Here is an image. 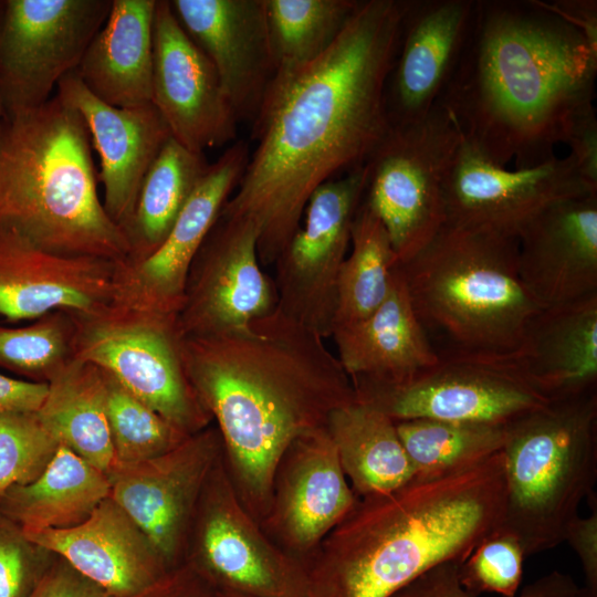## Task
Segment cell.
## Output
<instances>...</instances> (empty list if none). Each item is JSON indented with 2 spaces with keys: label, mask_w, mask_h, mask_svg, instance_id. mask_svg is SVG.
I'll return each mask as SVG.
<instances>
[{
  "label": "cell",
  "mask_w": 597,
  "mask_h": 597,
  "mask_svg": "<svg viewBox=\"0 0 597 597\" xmlns=\"http://www.w3.org/2000/svg\"><path fill=\"white\" fill-rule=\"evenodd\" d=\"M407 0H365L332 46L272 80L252 123L256 148L221 214L251 220L274 264L315 189L362 167L388 133L385 88Z\"/></svg>",
  "instance_id": "6da1fadb"
},
{
  "label": "cell",
  "mask_w": 597,
  "mask_h": 597,
  "mask_svg": "<svg viewBox=\"0 0 597 597\" xmlns=\"http://www.w3.org/2000/svg\"><path fill=\"white\" fill-rule=\"evenodd\" d=\"M323 339L276 306L233 333L180 341L187 378L216 422L233 489L259 524L286 448L356 399Z\"/></svg>",
  "instance_id": "7a4b0ae2"
},
{
  "label": "cell",
  "mask_w": 597,
  "mask_h": 597,
  "mask_svg": "<svg viewBox=\"0 0 597 597\" xmlns=\"http://www.w3.org/2000/svg\"><path fill=\"white\" fill-rule=\"evenodd\" d=\"M597 48L543 1L476 0L472 27L439 103L463 139L500 167L555 157L594 106Z\"/></svg>",
  "instance_id": "3957f363"
},
{
  "label": "cell",
  "mask_w": 597,
  "mask_h": 597,
  "mask_svg": "<svg viewBox=\"0 0 597 597\" xmlns=\"http://www.w3.org/2000/svg\"><path fill=\"white\" fill-rule=\"evenodd\" d=\"M504 507L502 450L358 498L310 561L306 597H389L439 564H462Z\"/></svg>",
  "instance_id": "277c9868"
},
{
  "label": "cell",
  "mask_w": 597,
  "mask_h": 597,
  "mask_svg": "<svg viewBox=\"0 0 597 597\" xmlns=\"http://www.w3.org/2000/svg\"><path fill=\"white\" fill-rule=\"evenodd\" d=\"M97 180L86 125L56 94L1 123L0 229L59 254L119 263L129 241L105 211Z\"/></svg>",
  "instance_id": "5b68a950"
},
{
  "label": "cell",
  "mask_w": 597,
  "mask_h": 597,
  "mask_svg": "<svg viewBox=\"0 0 597 597\" xmlns=\"http://www.w3.org/2000/svg\"><path fill=\"white\" fill-rule=\"evenodd\" d=\"M396 266L438 355L516 356L543 310L520 277L515 239L444 223Z\"/></svg>",
  "instance_id": "8992f818"
},
{
  "label": "cell",
  "mask_w": 597,
  "mask_h": 597,
  "mask_svg": "<svg viewBox=\"0 0 597 597\" xmlns=\"http://www.w3.org/2000/svg\"><path fill=\"white\" fill-rule=\"evenodd\" d=\"M505 507L499 530L525 557L564 542L597 479V387L555 398L506 426Z\"/></svg>",
  "instance_id": "52a82bcc"
},
{
  "label": "cell",
  "mask_w": 597,
  "mask_h": 597,
  "mask_svg": "<svg viewBox=\"0 0 597 597\" xmlns=\"http://www.w3.org/2000/svg\"><path fill=\"white\" fill-rule=\"evenodd\" d=\"M463 136L437 102L420 121L390 127L366 161L365 205L386 229L397 264L446 223L443 189Z\"/></svg>",
  "instance_id": "ba28073f"
},
{
  "label": "cell",
  "mask_w": 597,
  "mask_h": 597,
  "mask_svg": "<svg viewBox=\"0 0 597 597\" xmlns=\"http://www.w3.org/2000/svg\"><path fill=\"white\" fill-rule=\"evenodd\" d=\"M72 316L74 358L98 367L187 436L212 423L187 378L175 317L112 306Z\"/></svg>",
  "instance_id": "9c48e42d"
},
{
  "label": "cell",
  "mask_w": 597,
  "mask_h": 597,
  "mask_svg": "<svg viewBox=\"0 0 597 597\" xmlns=\"http://www.w3.org/2000/svg\"><path fill=\"white\" fill-rule=\"evenodd\" d=\"M356 400L395 422L440 419L507 426L553 399L525 374L516 356L440 354L406 383H352Z\"/></svg>",
  "instance_id": "30bf717a"
},
{
  "label": "cell",
  "mask_w": 597,
  "mask_h": 597,
  "mask_svg": "<svg viewBox=\"0 0 597 597\" xmlns=\"http://www.w3.org/2000/svg\"><path fill=\"white\" fill-rule=\"evenodd\" d=\"M184 563L214 591L306 597L305 566L273 543L245 510L222 455L199 498Z\"/></svg>",
  "instance_id": "8fae6325"
},
{
  "label": "cell",
  "mask_w": 597,
  "mask_h": 597,
  "mask_svg": "<svg viewBox=\"0 0 597 597\" xmlns=\"http://www.w3.org/2000/svg\"><path fill=\"white\" fill-rule=\"evenodd\" d=\"M0 7V96L11 115L45 104L77 69L112 0H7Z\"/></svg>",
  "instance_id": "7c38bea8"
},
{
  "label": "cell",
  "mask_w": 597,
  "mask_h": 597,
  "mask_svg": "<svg viewBox=\"0 0 597 597\" xmlns=\"http://www.w3.org/2000/svg\"><path fill=\"white\" fill-rule=\"evenodd\" d=\"M366 182L365 164L318 186L306 203L303 223L273 264L277 307L323 338L334 327L338 274Z\"/></svg>",
  "instance_id": "4fadbf2b"
},
{
  "label": "cell",
  "mask_w": 597,
  "mask_h": 597,
  "mask_svg": "<svg viewBox=\"0 0 597 597\" xmlns=\"http://www.w3.org/2000/svg\"><path fill=\"white\" fill-rule=\"evenodd\" d=\"M590 193L569 155L511 170L462 139L444 182L446 223L517 240L551 207Z\"/></svg>",
  "instance_id": "5bb4252c"
},
{
  "label": "cell",
  "mask_w": 597,
  "mask_h": 597,
  "mask_svg": "<svg viewBox=\"0 0 597 597\" xmlns=\"http://www.w3.org/2000/svg\"><path fill=\"white\" fill-rule=\"evenodd\" d=\"M250 158L244 140L210 164L161 244L147 256L116 263L112 307L177 317L191 264Z\"/></svg>",
  "instance_id": "9a60e30c"
},
{
  "label": "cell",
  "mask_w": 597,
  "mask_h": 597,
  "mask_svg": "<svg viewBox=\"0 0 597 597\" xmlns=\"http://www.w3.org/2000/svg\"><path fill=\"white\" fill-rule=\"evenodd\" d=\"M276 306L274 281L259 260L255 224L220 213L191 264L176 317L179 336L230 334Z\"/></svg>",
  "instance_id": "2e32d148"
},
{
  "label": "cell",
  "mask_w": 597,
  "mask_h": 597,
  "mask_svg": "<svg viewBox=\"0 0 597 597\" xmlns=\"http://www.w3.org/2000/svg\"><path fill=\"white\" fill-rule=\"evenodd\" d=\"M221 455L219 431L210 425L161 455L115 463L106 473L109 496L147 535L169 569L184 564L199 498Z\"/></svg>",
  "instance_id": "e0dca14e"
},
{
  "label": "cell",
  "mask_w": 597,
  "mask_h": 597,
  "mask_svg": "<svg viewBox=\"0 0 597 597\" xmlns=\"http://www.w3.org/2000/svg\"><path fill=\"white\" fill-rule=\"evenodd\" d=\"M357 500L325 426L297 437L280 458L260 526L306 568L324 537Z\"/></svg>",
  "instance_id": "ac0fdd59"
},
{
  "label": "cell",
  "mask_w": 597,
  "mask_h": 597,
  "mask_svg": "<svg viewBox=\"0 0 597 597\" xmlns=\"http://www.w3.org/2000/svg\"><path fill=\"white\" fill-rule=\"evenodd\" d=\"M151 103L171 136L192 151L235 138L239 123L218 73L168 0H157L154 14Z\"/></svg>",
  "instance_id": "d6986e66"
},
{
  "label": "cell",
  "mask_w": 597,
  "mask_h": 597,
  "mask_svg": "<svg viewBox=\"0 0 597 597\" xmlns=\"http://www.w3.org/2000/svg\"><path fill=\"white\" fill-rule=\"evenodd\" d=\"M116 263L59 254L19 231L0 229V315L35 321L63 311L86 316L112 305Z\"/></svg>",
  "instance_id": "ffe728a7"
},
{
  "label": "cell",
  "mask_w": 597,
  "mask_h": 597,
  "mask_svg": "<svg viewBox=\"0 0 597 597\" xmlns=\"http://www.w3.org/2000/svg\"><path fill=\"white\" fill-rule=\"evenodd\" d=\"M476 0H407L385 88L390 127L423 118L448 85L469 36Z\"/></svg>",
  "instance_id": "44dd1931"
},
{
  "label": "cell",
  "mask_w": 597,
  "mask_h": 597,
  "mask_svg": "<svg viewBox=\"0 0 597 597\" xmlns=\"http://www.w3.org/2000/svg\"><path fill=\"white\" fill-rule=\"evenodd\" d=\"M56 95L82 116L100 157L103 206L126 233L143 179L171 133L153 103L115 107L97 98L76 71L57 83ZM127 235V234H126Z\"/></svg>",
  "instance_id": "7402d4cb"
},
{
  "label": "cell",
  "mask_w": 597,
  "mask_h": 597,
  "mask_svg": "<svg viewBox=\"0 0 597 597\" xmlns=\"http://www.w3.org/2000/svg\"><path fill=\"white\" fill-rule=\"evenodd\" d=\"M170 6L213 64L238 123H253L274 76L264 0H171Z\"/></svg>",
  "instance_id": "603a6c76"
},
{
  "label": "cell",
  "mask_w": 597,
  "mask_h": 597,
  "mask_svg": "<svg viewBox=\"0 0 597 597\" xmlns=\"http://www.w3.org/2000/svg\"><path fill=\"white\" fill-rule=\"evenodd\" d=\"M520 277L542 308L597 295V193L559 202L517 238Z\"/></svg>",
  "instance_id": "cb8c5ba5"
},
{
  "label": "cell",
  "mask_w": 597,
  "mask_h": 597,
  "mask_svg": "<svg viewBox=\"0 0 597 597\" xmlns=\"http://www.w3.org/2000/svg\"><path fill=\"white\" fill-rule=\"evenodd\" d=\"M24 534L114 597H143L171 570L111 496L78 525Z\"/></svg>",
  "instance_id": "d4e9b609"
},
{
  "label": "cell",
  "mask_w": 597,
  "mask_h": 597,
  "mask_svg": "<svg viewBox=\"0 0 597 597\" xmlns=\"http://www.w3.org/2000/svg\"><path fill=\"white\" fill-rule=\"evenodd\" d=\"M331 336L352 383L402 384L439 360L397 266L378 308L358 322L335 327Z\"/></svg>",
  "instance_id": "484cf974"
},
{
  "label": "cell",
  "mask_w": 597,
  "mask_h": 597,
  "mask_svg": "<svg viewBox=\"0 0 597 597\" xmlns=\"http://www.w3.org/2000/svg\"><path fill=\"white\" fill-rule=\"evenodd\" d=\"M157 0H112L77 69L84 85L115 107L151 103L153 25Z\"/></svg>",
  "instance_id": "4316f807"
},
{
  "label": "cell",
  "mask_w": 597,
  "mask_h": 597,
  "mask_svg": "<svg viewBox=\"0 0 597 597\" xmlns=\"http://www.w3.org/2000/svg\"><path fill=\"white\" fill-rule=\"evenodd\" d=\"M516 359L552 399L597 387V295L543 308L530 324Z\"/></svg>",
  "instance_id": "83f0119b"
},
{
  "label": "cell",
  "mask_w": 597,
  "mask_h": 597,
  "mask_svg": "<svg viewBox=\"0 0 597 597\" xmlns=\"http://www.w3.org/2000/svg\"><path fill=\"white\" fill-rule=\"evenodd\" d=\"M109 492L105 472L60 444L34 481L0 495V512L23 532L69 528L84 522Z\"/></svg>",
  "instance_id": "f1b7e54d"
},
{
  "label": "cell",
  "mask_w": 597,
  "mask_h": 597,
  "mask_svg": "<svg viewBox=\"0 0 597 597\" xmlns=\"http://www.w3.org/2000/svg\"><path fill=\"white\" fill-rule=\"evenodd\" d=\"M326 429L358 498L388 493L416 475L395 421L383 411L355 399L329 415Z\"/></svg>",
  "instance_id": "f546056e"
},
{
  "label": "cell",
  "mask_w": 597,
  "mask_h": 597,
  "mask_svg": "<svg viewBox=\"0 0 597 597\" xmlns=\"http://www.w3.org/2000/svg\"><path fill=\"white\" fill-rule=\"evenodd\" d=\"M36 413L59 444L105 473L115 464L105 377L98 367L73 358L48 381Z\"/></svg>",
  "instance_id": "4dcf8cb0"
},
{
  "label": "cell",
  "mask_w": 597,
  "mask_h": 597,
  "mask_svg": "<svg viewBox=\"0 0 597 597\" xmlns=\"http://www.w3.org/2000/svg\"><path fill=\"white\" fill-rule=\"evenodd\" d=\"M210 164L172 136L146 172L126 229L127 259H142L156 250L169 233L186 201Z\"/></svg>",
  "instance_id": "1f68e13d"
},
{
  "label": "cell",
  "mask_w": 597,
  "mask_h": 597,
  "mask_svg": "<svg viewBox=\"0 0 597 597\" xmlns=\"http://www.w3.org/2000/svg\"><path fill=\"white\" fill-rule=\"evenodd\" d=\"M358 0H264L274 78L324 54L357 10Z\"/></svg>",
  "instance_id": "d6a6232c"
},
{
  "label": "cell",
  "mask_w": 597,
  "mask_h": 597,
  "mask_svg": "<svg viewBox=\"0 0 597 597\" xmlns=\"http://www.w3.org/2000/svg\"><path fill=\"white\" fill-rule=\"evenodd\" d=\"M350 244L338 274L333 329L378 308L390 291L397 264L386 229L363 200L352 224Z\"/></svg>",
  "instance_id": "836d02e7"
},
{
  "label": "cell",
  "mask_w": 597,
  "mask_h": 597,
  "mask_svg": "<svg viewBox=\"0 0 597 597\" xmlns=\"http://www.w3.org/2000/svg\"><path fill=\"white\" fill-rule=\"evenodd\" d=\"M400 441L416 475H433L481 461L500 452L506 426L440 419L397 421Z\"/></svg>",
  "instance_id": "e575fe53"
},
{
  "label": "cell",
  "mask_w": 597,
  "mask_h": 597,
  "mask_svg": "<svg viewBox=\"0 0 597 597\" xmlns=\"http://www.w3.org/2000/svg\"><path fill=\"white\" fill-rule=\"evenodd\" d=\"M73 336V316L63 311L25 326L0 324V366L27 380L48 383L74 358Z\"/></svg>",
  "instance_id": "d590c367"
},
{
  "label": "cell",
  "mask_w": 597,
  "mask_h": 597,
  "mask_svg": "<svg viewBox=\"0 0 597 597\" xmlns=\"http://www.w3.org/2000/svg\"><path fill=\"white\" fill-rule=\"evenodd\" d=\"M104 377L106 415L115 463L130 464L156 458L189 437L109 375L104 373Z\"/></svg>",
  "instance_id": "8d00e7d4"
},
{
  "label": "cell",
  "mask_w": 597,
  "mask_h": 597,
  "mask_svg": "<svg viewBox=\"0 0 597 597\" xmlns=\"http://www.w3.org/2000/svg\"><path fill=\"white\" fill-rule=\"evenodd\" d=\"M59 447L36 411L0 415V495L34 481Z\"/></svg>",
  "instance_id": "74e56055"
},
{
  "label": "cell",
  "mask_w": 597,
  "mask_h": 597,
  "mask_svg": "<svg viewBox=\"0 0 597 597\" xmlns=\"http://www.w3.org/2000/svg\"><path fill=\"white\" fill-rule=\"evenodd\" d=\"M524 558L517 538L498 530L484 537L459 565L460 584L475 597L483 593L515 597L523 579Z\"/></svg>",
  "instance_id": "f35d334b"
},
{
  "label": "cell",
  "mask_w": 597,
  "mask_h": 597,
  "mask_svg": "<svg viewBox=\"0 0 597 597\" xmlns=\"http://www.w3.org/2000/svg\"><path fill=\"white\" fill-rule=\"evenodd\" d=\"M53 556L0 512V597H30Z\"/></svg>",
  "instance_id": "ab89813d"
},
{
  "label": "cell",
  "mask_w": 597,
  "mask_h": 597,
  "mask_svg": "<svg viewBox=\"0 0 597 597\" xmlns=\"http://www.w3.org/2000/svg\"><path fill=\"white\" fill-rule=\"evenodd\" d=\"M459 565L439 564L389 597H475L460 584ZM580 590L570 575L555 569L527 584L515 597H578Z\"/></svg>",
  "instance_id": "60d3db41"
},
{
  "label": "cell",
  "mask_w": 597,
  "mask_h": 597,
  "mask_svg": "<svg viewBox=\"0 0 597 597\" xmlns=\"http://www.w3.org/2000/svg\"><path fill=\"white\" fill-rule=\"evenodd\" d=\"M30 597L114 596L55 555V561L51 562Z\"/></svg>",
  "instance_id": "b9f144b4"
},
{
  "label": "cell",
  "mask_w": 597,
  "mask_h": 597,
  "mask_svg": "<svg viewBox=\"0 0 597 597\" xmlns=\"http://www.w3.org/2000/svg\"><path fill=\"white\" fill-rule=\"evenodd\" d=\"M564 144L583 178L597 188V117L595 106L572 124Z\"/></svg>",
  "instance_id": "7bdbcfd3"
},
{
  "label": "cell",
  "mask_w": 597,
  "mask_h": 597,
  "mask_svg": "<svg viewBox=\"0 0 597 597\" xmlns=\"http://www.w3.org/2000/svg\"><path fill=\"white\" fill-rule=\"evenodd\" d=\"M564 542L577 554L585 576V587L597 590V504L587 516L577 515L568 524Z\"/></svg>",
  "instance_id": "ee69618b"
},
{
  "label": "cell",
  "mask_w": 597,
  "mask_h": 597,
  "mask_svg": "<svg viewBox=\"0 0 597 597\" xmlns=\"http://www.w3.org/2000/svg\"><path fill=\"white\" fill-rule=\"evenodd\" d=\"M48 392V383L17 379L0 374V415L38 411Z\"/></svg>",
  "instance_id": "f6af8a7d"
},
{
  "label": "cell",
  "mask_w": 597,
  "mask_h": 597,
  "mask_svg": "<svg viewBox=\"0 0 597 597\" xmlns=\"http://www.w3.org/2000/svg\"><path fill=\"white\" fill-rule=\"evenodd\" d=\"M147 597H216V591L187 564L169 570Z\"/></svg>",
  "instance_id": "bcb514c9"
},
{
  "label": "cell",
  "mask_w": 597,
  "mask_h": 597,
  "mask_svg": "<svg viewBox=\"0 0 597 597\" xmlns=\"http://www.w3.org/2000/svg\"><path fill=\"white\" fill-rule=\"evenodd\" d=\"M547 7L577 28L597 48V1L557 0L545 2Z\"/></svg>",
  "instance_id": "7dc6e473"
},
{
  "label": "cell",
  "mask_w": 597,
  "mask_h": 597,
  "mask_svg": "<svg viewBox=\"0 0 597 597\" xmlns=\"http://www.w3.org/2000/svg\"><path fill=\"white\" fill-rule=\"evenodd\" d=\"M216 597H252L230 591H216Z\"/></svg>",
  "instance_id": "c3c4849f"
},
{
  "label": "cell",
  "mask_w": 597,
  "mask_h": 597,
  "mask_svg": "<svg viewBox=\"0 0 597 597\" xmlns=\"http://www.w3.org/2000/svg\"><path fill=\"white\" fill-rule=\"evenodd\" d=\"M578 597H597V590H590L586 587H583Z\"/></svg>",
  "instance_id": "681fc988"
},
{
  "label": "cell",
  "mask_w": 597,
  "mask_h": 597,
  "mask_svg": "<svg viewBox=\"0 0 597 597\" xmlns=\"http://www.w3.org/2000/svg\"><path fill=\"white\" fill-rule=\"evenodd\" d=\"M7 115L6 114V109H4V106H3V103H2V100H1V96H0V125L1 123L3 122V116Z\"/></svg>",
  "instance_id": "f907efd6"
}]
</instances>
